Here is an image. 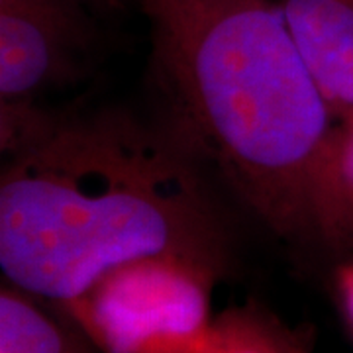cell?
I'll use <instances>...</instances> for the list:
<instances>
[{
    "label": "cell",
    "instance_id": "ba28073f",
    "mask_svg": "<svg viewBox=\"0 0 353 353\" xmlns=\"http://www.w3.org/2000/svg\"><path fill=\"white\" fill-rule=\"evenodd\" d=\"M194 353H310V336L261 306L248 304L216 314Z\"/></svg>",
    "mask_w": 353,
    "mask_h": 353
},
{
    "label": "cell",
    "instance_id": "8992f818",
    "mask_svg": "<svg viewBox=\"0 0 353 353\" xmlns=\"http://www.w3.org/2000/svg\"><path fill=\"white\" fill-rule=\"evenodd\" d=\"M308 238L353 255V114L330 128L306 181Z\"/></svg>",
    "mask_w": 353,
    "mask_h": 353
},
{
    "label": "cell",
    "instance_id": "30bf717a",
    "mask_svg": "<svg viewBox=\"0 0 353 353\" xmlns=\"http://www.w3.org/2000/svg\"><path fill=\"white\" fill-rule=\"evenodd\" d=\"M88 6H101V8H106V6H116L120 4L122 0H85Z\"/></svg>",
    "mask_w": 353,
    "mask_h": 353
},
{
    "label": "cell",
    "instance_id": "7a4b0ae2",
    "mask_svg": "<svg viewBox=\"0 0 353 353\" xmlns=\"http://www.w3.org/2000/svg\"><path fill=\"white\" fill-rule=\"evenodd\" d=\"M175 138L263 224L306 238V181L334 116L277 0H134Z\"/></svg>",
    "mask_w": 353,
    "mask_h": 353
},
{
    "label": "cell",
    "instance_id": "5b68a950",
    "mask_svg": "<svg viewBox=\"0 0 353 353\" xmlns=\"http://www.w3.org/2000/svg\"><path fill=\"white\" fill-rule=\"evenodd\" d=\"M334 120L353 114V0H277Z\"/></svg>",
    "mask_w": 353,
    "mask_h": 353
},
{
    "label": "cell",
    "instance_id": "9c48e42d",
    "mask_svg": "<svg viewBox=\"0 0 353 353\" xmlns=\"http://www.w3.org/2000/svg\"><path fill=\"white\" fill-rule=\"evenodd\" d=\"M336 292L343 318L353 332V255L343 257L336 269Z\"/></svg>",
    "mask_w": 353,
    "mask_h": 353
},
{
    "label": "cell",
    "instance_id": "3957f363",
    "mask_svg": "<svg viewBox=\"0 0 353 353\" xmlns=\"http://www.w3.org/2000/svg\"><path fill=\"white\" fill-rule=\"evenodd\" d=\"M224 265L159 253L120 265L63 308L101 353H194L214 322Z\"/></svg>",
    "mask_w": 353,
    "mask_h": 353
},
{
    "label": "cell",
    "instance_id": "6da1fadb",
    "mask_svg": "<svg viewBox=\"0 0 353 353\" xmlns=\"http://www.w3.org/2000/svg\"><path fill=\"white\" fill-rule=\"evenodd\" d=\"M224 240L194 157L124 114L50 112L2 153L0 269L41 301L159 253L224 265Z\"/></svg>",
    "mask_w": 353,
    "mask_h": 353
},
{
    "label": "cell",
    "instance_id": "277c9868",
    "mask_svg": "<svg viewBox=\"0 0 353 353\" xmlns=\"http://www.w3.org/2000/svg\"><path fill=\"white\" fill-rule=\"evenodd\" d=\"M85 0H0V150L50 114L41 101L85 67L94 24Z\"/></svg>",
    "mask_w": 353,
    "mask_h": 353
},
{
    "label": "cell",
    "instance_id": "52a82bcc",
    "mask_svg": "<svg viewBox=\"0 0 353 353\" xmlns=\"http://www.w3.org/2000/svg\"><path fill=\"white\" fill-rule=\"evenodd\" d=\"M0 353H101L57 304L4 283L0 290Z\"/></svg>",
    "mask_w": 353,
    "mask_h": 353
}]
</instances>
